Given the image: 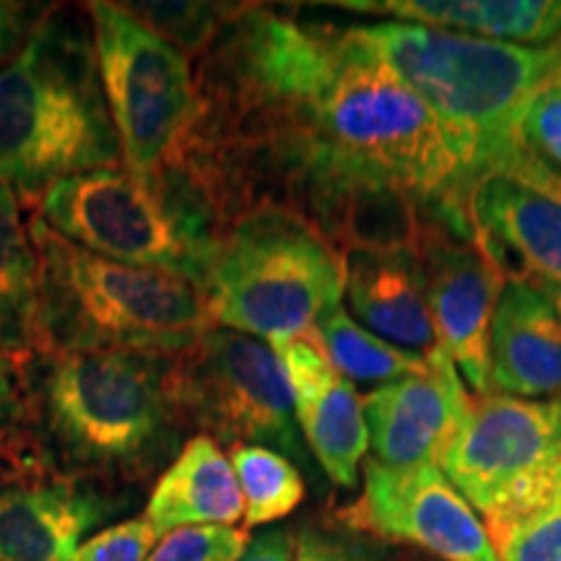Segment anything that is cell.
I'll return each mask as SVG.
<instances>
[{"instance_id": "cell-1", "label": "cell", "mask_w": 561, "mask_h": 561, "mask_svg": "<svg viewBox=\"0 0 561 561\" xmlns=\"http://www.w3.org/2000/svg\"><path fill=\"white\" fill-rule=\"evenodd\" d=\"M198 115L164 174L221 234L257 206L346 252L421 250L437 208L468 221L471 182L434 112L356 26L248 3L198 58Z\"/></svg>"}, {"instance_id": "cell-2", "label": "cell", "mask_w": 561, "mask_h": 561, "mask_svg": "<svg viewBox=\"0 0 561 561\" xmlns=\"http://www.w3.org/2000/svg\"><path fill=\"white\" fill-rule=\"evenodd\" d=\"M26 437L50 471L123 491L159 479L187 442L178 354L34 351L19 362Z\"/></svg>"}, {"instance_id": "cell-3", "label": "cell", "mask_w": 561, "mask_h": 561, "mask_svg": "<svg viewBox=\"0 0 561 561\" xmlns=\"http://www.w3.org/2000/svg\"><path fill=\"white\" fill-rule=\"evenodd\" d=\"M123 167L83 9L45 11L0 68V182L32 206L55 182Z\"/></svg>"}, {"instance_id": "cell-4", "label": "cell", "mask_w": 561, "mask_h": 561, "mask_svg": "<svg viewBox=\"0 0 561 561\" xmlns=\"http://www.w3.org/2000/svg\"><path fill=\"white\" fill-rule=\"evenodd\" d=\"M356 30L434 112L471 185L523 151L525 110L561 66V42L510 45L409 21Z\"/></svg>"}, {"instance_id": "cell-5", "label": "cell", "mask_w": 561, "mask_h": 561, "mask_svg": "<svg viewBox=\"0 0 561 561\" xmlns=\"http://www.w3.org/2000/svg\"><path fill=\"white\" fill-rule=\"evenodd\" d=\"M30 237L39 257V348L182 354L214 325L191 280L96 255L39 216Z\"/></svg>"}, {"instance_id": "cell-6", "label": "cell", "mask_w": 561, "mask_h": 561, "mask_svg": "<svg viewBox=\"0 0 561 561\" xmlns=\"http://www.w3.org/2000/svg\"><path fill=\"white\" fill-rule=\"evenodd\" d=\"M346 294V255L289 208L257 206L231 221L206 286L210 322L271 341L310 339Z\"/></svg>"}, {"instance_id": "cell-7", "label": "cell", "mask_w": 561, "mask_h": 561, "mask_svg": "<svg viewBox=\"0 0 561 561\" xmlns=\"http://www.w3.org/2000/svg\"><path fill=\"white\" fill-rule=\"evenodd\" d=\"M34 216L96 255L191 280L203 294L221 242L198 195L170 178L149 187L123 167L55 182Z\"/></svg>"}, {"instance_id": "cell-8", "label": "cell", "mask_w": 561, "mask_h": 561, "mask_svg": "<svg viewBox=\"0 0 561 561\" xmlns=\"http://www.w3.org/2000/svg\"><path fill=\"white\" fill-rule=\"evenodd\" d=\"M96 62L123 170L153 185L185 144L198 89L191 58L146 30L121 3H87Z\"/></svg>"}, {"instance_id": "cell-9", "label": "cell", "mask_w": 561, "mask_h": 561, "mask_svg": "<svg viewBox=\"0 0 561 561\" xmlns=\"http://www.w3.org/2000/svg\"><path fill=\"white\" fill-rule=\"evenodd\" d=\"M437 466L496 530L561 494V401L471 398Z\"/></svg>"}, {"instance_id": "cell-10", "label": "cell", "mask_w": 561, "mask_h": 561, "mask_svg": "<svg viewBox=\"0 0 561 561\" xmlns=\"http://www.w3.org/2000/svg\"><path fill=\"white\" fill-rule=\"evenodd\" d=\"M178 396L191 430L219 445H257L312 466L301 437L286 369L273 346L210 325L178 354Z\"/></svg>"}, {"instance_id": "cell-11", "label": "cell", "mask_w": 561, "mask_h": 561, "mask_svg": "<svg viewBox=\"0 0 561 561\" xmlns=\"http://www.w3.org/2000/svg\"><path fill=\"white\" fill-rule=\"evenodd\" d=\"M473 240L504 284L561 291V180L520 151L473 180L466 198Z\"/></svg>"}, {"instance_id": "cell-12", "label": "cell", "mask_w": 561, "mask_h": 561, "mask_svg": "<svg viewBox=\"0 0 561 561\" xmlns=\"http://www.w3.org/2000/svg\"><path fill=\"white\" fill-rule=\"evenodd\" d=\"M335 517L346 530L413 546L437 561H500L486 525L437 462L392 468L369 458L359 500Z\"/></svg>"}, {"instance_id": "cell-13", "label": "cell", "mask_w": 561, "mask_h": 561, "mask_svg": "<svg viewBox=\"0 0 561 561\" xmlns=\"http://www.w3.org/2000/svg\"><path fill=\"white\" fill-rule=\"evenodd\" d=\"M413 261L419 265L421 289L442 351L476 396H489V339L496 301L504 289L502 273L483 255L471 231L450 221H439L430 231Z\"/></svg>"}, {"instance_id": "cell-14", "label": "cell", "mask_w": 561, "mask_h": 561, "mask_svg": "<svg viewBox=\"0 0 561 561\" xmlns=\"http://www.w3.org/2000/svg\"><path fill=\"white\" fill-rule=\"evenodd\" d=\"M133 504L125 491L26 466L0 479V561H70Z\"/></svg>"}, {"instance_id": "cell-15", "label": "cell", "mask_w": 561, "mask_h": 561, "mask_svg": "<svg viewBox=\"0 0 561 561\" xmlns=\"http://www.w3.org/2000/svg\"><path fill=\"white\" fill-rule=\"evenodd\" d=\"M371 458L403 468L437 462L442 447L466 416L471 396L445 351L432 354L426 375L380 385L362 398Z\"/></svg>"}, {"instance_id": "cell-16", "label": "cell", "mask_w": 561, "mask_h": 561, "mask_svg": "<svg viewBox=\"0 0 561 561\" xmlns=\"http://www.w3.org/2000/svg\"><path fill=\"white\" fill-rule=\"evenodd\" d=\"M273 351L286 369L294 416L307 450L335 486L354 489L369 450L367 419L354 385L325 359L312 339L276 343Z\"/></svg>"}, {"instance_id": "cell-17", "label": "cell", "mask_w": 561, "mask_h": 561, "mask_svg": "<svg viewBox=\"0 0 561 561\" xmlns=\"http://www.w3.org/2000/svg\"><path fill=\"white\" fill-rule=\"evenodd\" d=\"M491 392L561 401V318L549 297L504 284L491 320Z\"/></svg>"}, {"instance_id": "cell-18", "label": "cell", "mask_w": 561, "mask_h": 561, "mask_svg": "<svg viewBox=\"0 0 561 561\" xmlns=\"http://www.w3.org/2000/svg\"><path fill=\"white\" fill-rule=\"evenodd\" d=\"M346 297L359 325L377 339L421 356L442 348L413 255L346 252Z\"/></svg>"}, {"instance_id": "cell-19", "label": "cell", "mask_w": 561, "mask_h": 561, "mask_svg": "<svg viewBox=\"0 0 561 561\" xmlns=\"http://www.w3.org/2000/svg\"><path fill=\"white\" fill-rule=\"evenodd\" d=\"M242 515V491L229 458L219 442L195 434L153 483L144 517L157 536H167L203 525L234 528Z\"/></svg>"}, {"instance_id": "cell-20", "label": "cell", "mask_w": 561, "mask_h": 561, "mask_svg": "<svg viewBox=\"0 0 561 561\" xmlns=\"http://www.w3.org/2000/svg\"><path fill=\"white\" fill-rule=\"evenodd\" d=\"M341 9L388 13L396 21L510 45L546 47L561 42V0H382L341 3Z\"/></svg>"}, {"instance_id": "cell-21", "label": "cell", "mask_w": 561, "mask_h": 561, "mask_svg": "<svg viewBox=\"0 0 561 561\" xmlns=\"http://www.w3.org/2000/svg\"><path fill=\"white\" fill-rule=\"evenodd\" d=\"M39 348V257L19 198L0 182V356L30 359Z\"/></svg>"}, {"instance_id": "cell-22", "label": "cell", "mask_w": 561, "mask_h": 561, "mask_svg": "<svg viewBox=\"0 0 561 561\" xmlns=\"http://www.w3.org/2000/svg\"><path fill=\"white\" fill-rule=\"evenodd\" d=\"M310 339L348 382L390 385L403 377L426 375L432 367V356H421L416 351L398 348L377 339L341 305L320 314Z\"/></svg>"}, {"instance_id": "cell-23", "label": "cell", "mask_w": 561, "mask_h": 561, "mask_svg": "<svg viewBox=\"0 0 561 561\" xmlns=\"http://www.w3.org/2000/svg\"><path fill=\"white\" fill-rule=\"evenodd\" d=\"M229 462L242 491L244 530L284 520L305 502V476L280 453L257 445H237L231 447Z\"/></svg>"}, {"instance_id": "cell-24", "label": "cell", "mask_w": 561, "mask_h": 561, "mask_svg": "<svg viewBox=\"0 0 561 561\" xmlns=\"http://www.w3.org/2000/svg\"><path fill=\"white\" fill-rule=\"evenodd\" d=\"M146 30L185 55L201 58L248 3H121Z\"/></svg>"}, {"instance_id": "cell-25", "label": "cell", "mask_w": 561, "mask_h": 561, "mask_svg": "<svg viewBox=\"0 0 561 561\" xmlns=\"http://www.w3.org/2000/svg\"><path fill=\"white\" fill-rule=\"evenodd\" d=\"M500 561H561V494L489 533Z\"/></svg>"}, {"instance_id": "cell-26", "label": "cell", "mask_w": 561, "mask_h": 561, "mask_svg": "<svg viewBox=\"0 0 561 561\" xmlns=\"http://www.w3.org/2000/svg\"><path fill=\"white\" fill-rule=\"evenodd\" d=\"M250 536L244 528L203 525L167 533L146 561H240Z\"/></svg>"}, {"instance_id": "cell-27", "label": "cell", "mask_w": 561, "mask_h": 561, "mask_svg": "<svg viewBox=\"0 0 561 561\" xmlns=\"http://www.w3.org/2000/svg\"><path fill=\"white\" fill-rule=\"evenodd\" d=\"M520 140L546 172L561 180V87L557 81L543 83L530 100L520 123Z\"/></svg>"}, {"instance_id": "cell-28", "label": "cell", "mask_w": 561, "mask_h": 561, "mask_svg": "<svg viewBox=\"0 0 561 561\" xmlns=\"http://www.w3.org/2000/svg\"><path fill=\"white\" fill-rule=\"evenodd\" d=\"M294 561H390L377 538L354 530H333L320 525H305L297 533Z\"/></svg>"}, {"instance_id": "cell-29", "label": "cell", "mask_w": 561, "mask_h": 561, "mask_svg": "<svg viewBox=\"0 0 561 561\" xmlns=\"http://www.w3.org/2000/svg\"><path fill=\"white\" fill-rule=\"evenodd\" d=\"M159 543L157 530L146 517L115 523L83 541L70 561H146Z\"/></svg>"}, {"instance_id": "cell-30", "label": "cell", "mask_w": 561, "mask_h": 561, "mask_svg": "<svg viewBox=\"0 0 561 561\" xmlns=\"http://www.w3.org/2000/svg\"><path fill=\"white\" fill-rule=\"evenodd\" d=\"M0 453L19 466H34L30 437H26L24 392H21L19 362L0 356ZM42 466V462H39Z\"/></svg>"}, {"instance_id": "cell-31", "label": "cell", "mask_w": 561, "mask_h": 561, "mask_svg": "<svg viewBox=\"0 0 561 561\" xmlns=\"http://www.w3.org/2000/svg\"><path fill=\"white\" fill-rule=\"evenodd\" d=\"M297 536L291 528H268L250 538L240 561H294Z\"/></svg>"}, {"instance_id": "cell-32", "label": "cell", "mask_w": 561, "mask_h": 561, "mask_svg": "<svg viewBox=\"0 0 561 561\" xmlns=\"http://www.w3.org/2000/svg\"><path fill=\"white\" fill-rule=\"evenodd\" d=\"M37 19L30 21V13H26L24 5L0 3V62L5 60V55L11 50L19 53V45H24L21 37H24V32H32Z\"/></svg>"}, {"instance_id": "cell-33", "label": "cell", "mask_w": 561, "mask_h": 561, "mask_svg": "<svg viewBox=\"0 0 561 561\" xmlns=\"http://www.w3.org/2000/svg\"><path fill=\"white\" fill-rule=\"evenodd\" d=\"M34 466H37V462H34ZM21 468H26V466H19V462H16V460H11L9 455L0 453V479H5V476H11V473L21 471Z\"/></svg>"}, {"instance_id": "cell-34", "label": "cell", "mask_w": 561, "mask_h": 561, "mask_svg": "<svg viewBox=\"0 0 561 561\" xmlns=\"http://www.w3.org/2000/svg\"><path fill=\"white\" fill-rule=\"evenodd\" d=\"M553 307H557V312H559V318H561V291L557 294V297H553Z\"/></svg>"}, {"instance_id": "cell-35", "label": "cell", "mask_w": 561, "mask_h": 561, "mask_svg": "<svg viewBox=\"0 0 561 561\" xmlns=\"http://www.w3.org/2000/svg\"><path fill=\"white\" fill-rule=\"evenodd\" d=\"M403 561H437V559H424V557H405Z\"/></svg>"}, {"instance_id": "cell-36", "label": "cell", "mask_w": 561, "mask_h": 561, "mask_svg": "<svg viewBox=\"0 0 561 561\" xmlns=\"http://www.w3.org/2000/svg\"><path fill=\"white\" fill-rule=\"evenodd\" d=\"M551 81H557L559 83V87H561V66L557 68V73H553V79Z\"/></svg>"}]
</instances>
